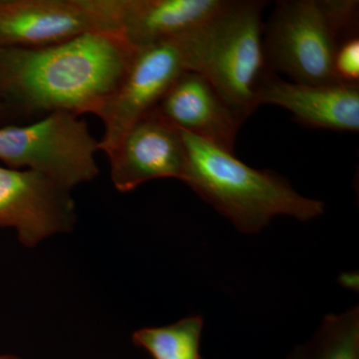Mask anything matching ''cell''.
<instances>
[{
  "label": "cell",
  "instance_id": "ba28073f",
  "mask_svg": "<svg viewBox=\"0 0 359 359\" xmlns=\"http://www.w3.org/2000/svg\"><path fill=\"white\" fill-rule=\"evenodd\" d=\"M70 191L39 172L0 166V226L26 247L69 231L76 222Z\"/></svg>",
  "mask_w": 359,
  "mask_h": 359
},
{
  "label": "cell",
  "instance_id": "2e32d148",
  "mask_svg": "<svg viewBox=\"0 0 359 359\" xmlns=\"http://www.w3.org/2000/svg\"><path fill=\"white\" fill-rule=\"evenodd\" d=\"M339 283L341 287L347 290L358 292L359 289V276L358 271H346L339 276Z\"/></svg>",
  "mask_w": 359,
  "mask_h": 359
},
{
  "label": "cell",
  "instance_id": "30bf717a",
  "mask_svg": "<svg viewBox=\"0 0 359 359\" xmlns=\"http://www.w3.org/2000/svg\"><path fill=\"white\" fill-rule=\"evenodd\" d=\"M151 112L233 154L244 124L211 82L192 71L182 73Z\"/></svg>",
  "mask_w": 359,
  "mask_h": 359
},
{
  "label": "cell",
  "instance_id": "e0dca14e",
  "mask_svg": "<svg viewBox=\"0 0 359 359\" xmlns=\"http://www.w3.org/2000/svg\"><path fill=\"white\" fill-rule=\"evenodd\" d=\"M0 359H18L9 355H0Z\"/></svg>",
  "mask_w": 359,
  "mask_h": 359
},
{
  "label": "cell",
  "instance_id": "9a60e30c",
  "mask_svg": "<svg viewBox=\"0 0 359 359\" xmlns=\"http://www.w3.org/2000/svg\"><path fill=\"white\" fill-rule=\"evenodd\" d=\"M335 79L341 83H359L358 34L340 42L334 59Z\"/></svg>",
  "mask_w": 359,
  "mask_h": 359
},
{
  "label": "cell",
  "instance_id": "7c38bea8",
  "mask_svg": "<svg viewBox=\"0 0 359 359\" xmlns=\"http://www.w3.org/2000/svg\"><path fill=\"white\" fill-rule=\"evenodd\" d=\"M229 0H123L120 32L134 48L177 39L219 13Z\"/></svg>",
  "mask_w": 359,
  "mask_h": 359
},
{
  "label": "cell",
  "instance_id": "5bb4252c",
  "mask_svg": "<svg viewBox=\"0 0 359 359\" xmlns=\"http://www.w3.org/2000/svg\"><path fill=\"white\" fill-rule=\"evenodd\" d=\"M302 359H359V311L328 316Z\"/></svg>",
  "mask_w": 359,
  "mask_h": 359
},
{
  "label": "cell",
  "instance_id": "3957f363",
  "mask_svg": "<svg viewBox=\"0 0 359 359\" xmlns=\"http://www.w3.org/2000/svg\"><path fill=\"white\" fill-rule=\"evenodd\" d=\"M266 4L229 0L211 20L180 36L188 70L207 78L243 122L259 107L257 89L271 71L264 49Z\"/></svg>",
  "mask_w": 359,
  "mask_h": 359
},
{
  "label": "cell",
  "instance_id": "9c48e42d",
  "mask_svg": "<svg viewBox=\"0 0 359 359\" xmlns=\"http://www.w3.org/2000/svg\"><path fill=\"white\" fill-rule=\"evenodd\" d=\"M107 157L113 185L126 193L152 180L182 181L187 149L181 130L149 112L125 133Z\"/></svg>",
  "mask_w": 359,
  "mask_h": 359
},
{
  "label": "cell",
  "instance_id": "8fae6325",
  "mask_svg": "<svg viewBox=\"0 0 359 359\" xmlns=\"http://www.w3.org/2000/svg\"><path fill=\"white\" fill-rule=\"evenodd\" d=\"M257 103L280 106L311 128L359 131L358 83H295L269 71L257 89Z\"/></svg>",
  "mask_w": 359,
  "mask_h": 359
},
{
  "label": "cell",
  "instance_id": "277c9868",
  "mask_svg": "<svg viewBox=\"0 0 359 359\" xmlns=\"http://www.w3.org/2000/svg\"><path fill=\"white\" fill-rule=\"evenodd\" d=\"M355 0H285L276 2L264 49L271 69L295 83H337L335 51L342 40L358 34Z\"/></svg>",
  "mask_w": 359,
  "mask_h": 359
},
{
  "label": "cell",
  "instance_id": "5b68a950",
  "mask_svg": "<svg viewBox=\"0 0 359 359\" xmlns=\"http://www.w3.org/2000/svg\"><path fill=\"white\" fill-rule=\"evenodd\" d=\"M98 151L86 121L73 113L0 127V161L7 168L39 172L68 190L96 178Z\"/></svg>",
  "mask_w": 359,
  "mask_h": 359
},
{
  "label": "cell",
  "instance_id": "52a82bcc",
  "mask_svg": "<svg viewBox=\"0 0 359 359\" xmlns=\"http://www.w3.org/2000/svg\"><path fill=\"white\" fill-rule=\"evenodd\" d=\"M186 71L188 62L180 37L136 49L121 84L96 114L104 125L99 151L109 154Z\"/></svg>",
  "mask_w": 359,
  "mask_h": 359
},
{
  "label": "cell",
  "instance_id": "7a4b0ae2",
  "mask_svg": "<svg viewBox=\"0 0 359 359\" xmlns=\"http://www.w3.org/2000/svg\"><path fill=\"white\" fill-rule=\"evenodd\" d=\"M182 135L187 149L182 182L242 233H257L276 216L306 222L325 212L323 202L299 195L276 172L254 169L233 153L187 132Z\"/></svg>",
  "mask_w": 359,
  "mask_h": 359
},
{
  "label": "cell",
  "instance_id": "ac0fdd59",
  "mask_svg": "<svg viewBox=\"0 0 359 359\" xmlns=\"http://www.w3.org/2000/svg\"><path fill=\"white\" fill-rule=\"evenodd\" d=\"M292 359H302L301 354H297V355H295L294 358H292Z\"/></svg>",
  "mask_w": 359,
  "mask_h": 359
},
{
  "label": "cell",
  "instance_id": "6da1fadb",
  "mask_svg": "<svg viewBox=\"0 0 359 359\" xmlns=\"http://www.w3.org/2000/svg\"><path fill=\"white\" fill-rule=\"evenodd\" d=\"M135 52L120 32L87 33L36 48L0 46V127L56 112L96 115Z\"/></svg>",
  "mask_w": 359,
  "mask_h": 359
},
{
  "label": "cell",
  "instance_id": "4fadbf2b",
  "mask_svg": "<svg viewBox=\"0 0 359 359\" xmlns=\"http://www.w3.org/2000/svg\"><path fill=\"white\" fill-rule=\"evenodd\" d=\"M203 325L200 316H190L168 327L138 330L133 341L154 359H202L199 348Z\"/></svg>",
  "mask_w": 359,
  "mask_h": 359
},
{
  "label": "cell",
  "instance_id": "8992f818",
  "mask_svg": "<svg viewBox=\"0 0 359 359\" xmlns=\"http://www.w3.org/2000/svg\"><path fill=\"white\" fill-rule=\"evenodd\" d=\"M123 0H0V46H49L120 32ZM121 33V32H120Z\"/></svg>",
  "mask_w": 359,
  "mask_h": 359
}]
</instances>
